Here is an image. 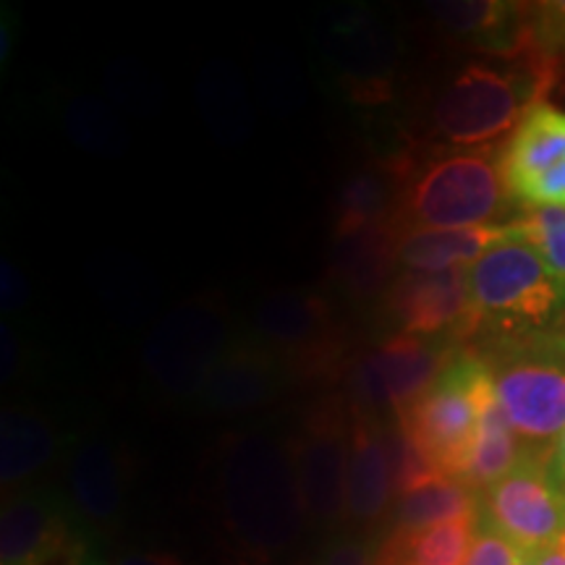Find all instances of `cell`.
I'll list each match as a JSON object with an SVG mask.
<instances>
[{
	"label": "cell",
	"mask_w": 565,
	"mask_h": 565,
	"mask_svg": "<svg viewBox=\"0 0 565 565\" xmlns=\"http://www.w3.org/2000/svg\"><path fill=\"white\" fill-rule=\"evenodd\" d=\"M521 557V550L511 545L505 536L492 532L490 526H482L471 542L469 561L466 565H515Z\"/></svg>",
	"instance_id": "obj_28"
},
{
	"label": "cell",
	"mask_w": 565,
	"mask_h": 565,
	"mask_svg": "<svg viewBox=\"0 0 565 565\" xmlns=\"http://www.w3.org/2000/svg\"><path fill=\"white\" fill-rule=\"evenodd\" d=\"M398 236L391 223L370 225L351 233H335L333 273L353 296H372L398 265Z\"/></svg>",
	"instance_id": "obj_17"
},
{
	"label": "cell",
	"mask_w": 565,
	"mask_h": 565,
	"mask_svg": "<svg viewBox=\"0 0 565 565\" xmlns=\"http://www.w3.org/2000/svg\"><path fill=\"white\" fill-rule=\"evenodd\" d=\"M484 526L532 555L563 540L565 490L547 458L526 450L498 484L484 490Z\"/></svg>",
	"instance_id": "obj_8"
},
{
	"label": "cell",
	"mask_w": 565,
	"mask_h": 565,
	"mask_svg": "<svg viewBox=\"0 0 565 565\" xmlns=\"http://www.w3.org/2000/svg\"><path fill=\"white\" fill-rule=\"evenodd\" d=\"M524 242L542 254L553 278L565 291V207H534L515 217Z\"/></svg>",
	"instance_id": "obj_25"
},
{
	"label": "cell",
	"mask_w": 565,
	"mask_h": 565,
	"mask_svg": "<svg viewBox=\"0 0 565 565\" xmlns=\"http://www.w3.org/2000/svg\"><path fill=\"white\" fill-rule=\"evenodd\" d=\"M320 565H377V561L359 540H335L324 550Z\"/></svg>",
	"instance_id": "obj_29"
},
{
	"label": "cell",
	"mask_w": 565,
	"mask_h": 565,
	"mask_svg": "<svg viewBox=\"0 0 565 565\" xmlns=\"http://www.w3.org/2000/svg\"><path fill=\"white\" fill-rule=\"evenodd\" d=\"M515 565H536V555H532V553H521L519 563H515Z\"/></svg>",
	"instance_id": "obj_34"
},
{
	"label": "cell",
	"mask_w": 565,
	"mask_h": 565,
	"mask_svg": "<svg viewBox=\"0 0 565 565\" xmlns=\"http://www.w3.org/2000/svg\"><path fill=\"white\" fill-rule=\"evenodd\" d=\"M398 487V435L370 419H359L351 429L345 521L356 526L377 524Z\"/></svg>",
	"instance_id": "obj_14"
},
{
	"label": "cell",
	"mask_w": 565,
	"mask_h": 565,
	"mask_svg": "<svg viewBox=\"0 0 565 565\" xmlns=\"http://www.w3.org/2000/svg\"><path fill=\"white\" fill-rule=\"evenodd\" d=\"M3 307L6 309H19L24 307L26 294H30V286H26L24 275H21L11 263H3Z\"/></svg>",
	"instance_id": "obj_30"
},
{
	"label": "cell",
	"mask_w": 565,
	"mask_h": 565,
	"mask_svg": "<svg viewBox=\"0 0 565 565\" xmlns=\"http://www.w3.org/2000/svg\"><path fill=\"white\" fill-rule=\"evenodd\" d=\"M393 204L391 181L380 173H359L345 181L338 200V233H351L370 225L387 223Z\"/></svg>",
	"instance_id": "obj_24"
},
{
	"label": "cell",
	"mask_w": 565,
	"mask_h": 565,
	"mask_svg": "<svg viewBox=\"0 0 565 565\" xmlns=\"http://www.w3.org/2000/svg\"><path fill=\"white\" fill-rule=\"evenodd\" d=\"M68 126L76 141L95 152H118L124 141V129L113 121L110 113L100 103H74L68 110Z\"/></svg>",
	"instance_id": "obj_26"
},
{
	"label": "cell",
	"mask_w": 565,
	"mask_h": 565,
	"mask_svg": "<svg viewBox=\"0 0 565 565\" xmlns=\"http://www.w3.org/2000/svg\"><path fill=\"white\" fill-rule=\"evenodd\" d=\"M561 545H563V547H565V534H563V540H561Z\"/></svg>",
	"instance_id": "obj_36"
},
{
	"label": "cell",
	"mask_w": 565,
	"mask_h": 565,
	"mask_svg": "<svg viewBox=\"0 0 565 565\" xmlns=\"http://www.w3.org/2000/svg\"><path fill=\"white\" fill-rule=\"evenodd\" d=\"M553 66L536 58L521 68L469 63L450 79L433 105V126L454 147H484L515 131L550 87Z\"/></svg>",
	"instance_id": "obj_3"
},
{
	"label": "cell",
	"mask_w": 565,
	"mask_h": 565,
	"mask_svg": "<svg viewBox=\"0 0 565 565\" xmlns=\"http://www.w3.org/2000/svg\"><path fill=\"white\" fill-rule=\"evenodd\" d=\"M275 391V364L263 345L233 343L217 362L202 401L212 412L242 414L263 406Z\"/></svg>",
	"instance_id": "obj_16"
},
{
	"label": "cell",
	"mask_w": 565,
	"mask_h": 565,
	"mask_svg": "<svg viewBox=\"0 0 565 565\" xmlns=\"http://www.w3.org/2000/svg\"><path fill=\"white\" fill-rule=\"evenodd\" d=\"M296 479L309 524L333 526L345 519L351 433L335 412H324L291 445Z\"/></svg>",
	"instance_id": "obj_11"
},
{
	"label": "cell",
	"mask_w": 565,
	"mask_h": 565,
	"mask_svg": "<svg viewBox=\"0 0 565 565\" xmlns=\"http://www.w3.org/2000/svg\"><path fill=\"white\" fill-rule=\"evenodd\" d=\"M433 17L450 34L492 51H529V6L519 3H433Z\"/></svg>",
	"instance_id": "obj_18"
},
{
	"label": "cell",
	"mask_w": 565,
	"mask_h": 565,
	"mask_svg": "<svg viewBox=\"0 0 565 565\" xmlns=\"http://www.w3.org/2000/svg\"><path fill=\"white\" fill-rule=\"evenodd\" d=\"M550 469H553V475L557 479V484L565 490V433L561 435V440L553 445V454H550Z\"/></svg>",
	"instance_id": "obj_32"
},
{
	"label": "cell",
	"mask_w": 565,
	"mask_h": 565,
	"mask_svg": "<svg viewBox=\"0 0 565 565\" xmlns=\"http://www.w3.org/2000/svg\"><path fill=\"white\" fill-rule=\"evenodd\" d=\"M529 51L542 58L565 55V0L529 6Z\"/></svg>",
	"instance_id": "obj_27"
},
{
	"label": "cell",
	"mask_w": 565,
	"mask_h": 565,
	"mask_svg": "<svg viewBox=\"0 0 565 565\" xmlns=\"http://www.w3.org/2000/svg\"><path fill=\"white\" fill-rule=\"evenodd\" d=\"M536 565H565V547L557 542V545L536 553Z\"/></svg>",
	"instance_id": "obj_33"
},
{
	"label": "cell",
	"mask_w": 565,
	"mask_h": 565,
	"mask_svg": "<svg viewBox=\"0 0 565 565\" xmlns=\"http://www.w3.org/2000/svg\"><path fill=\"white\" fill-rule=\"evenodd\" d=\"M475 322L505 333H524L555 324L565 291L542 254L524 238L492 246L466 270Z\"/></svg>",
	"instance_id": "obj_5"
},
{
	"label": "cell",
	"mask_w": 565,
	"mask_h": 565,
	"mask_svg": "<svg viewBox=\"0 0 565 565\" xmlns=\"http://www.w3.org/2000/svg\"><path fill=\"white\" fill-rule=\"evenodd\" d=\"M490 383L521 443L529 450L557 443L565 433V324L505 333L484 345Z\"/></svg>",
	"instance_id": "obj_2"
},
{
	"label": "cell",
	"mask_w": 565,
	"mask_h": 565,
	"mask_svg": "<svg viewBox=\"0 0 565 565\" xmlns=\"http://www.w3.org/2000/svg\"><path fill=\"white\" fill-rule=\"evenodd\" d=\"M466 270L469 267L443 273L406 270L387 282V312L398 322V333L437 338L475 330L477 322Z\"/></svg>",
	"instance_id": "obj_12"
},
{
	"label": "cell",
	"mask_w": 565,
	"mask_h": 565,
	"mask_svg": "<svg viewBox=\"0 0 565 565\" xmlns=\"http://www.w3.org/2000/svg\"><path fill=\"white\" fill-rule=\"evenodd\" d=\"M113 565H181L173 555H162V553H129L124 557H118Z\"/></svg>",
	"instance_id": "obj_31"
},
{
	"label": "cell",
	"mask_w": 565,
	"mask_h": 565,
	"mask_svg": "<svg viewBox=\"0 0 565 565\" xmlns=\"http://www.w3.org/2000/svg\"><path fill=\"white\" fill-rule=\"evenodd\" d=\"M524 238L519 221L469 228H408L398 236V265L412 273H443L471 267L492 246Z\"/></svg>",
	"instance_id": "obj_15"
},
{
	"label": "cell",
	"mask_w": 565,
	"mask_h": 565,
	"mask_svg": "<svg viewBox=\"0 0 565 565\" xmlns=\"http://www.w3.org/2000/svg\"><path fill=\"white\" fill-rule=\"evenodd\" d=\"M461 515H477L475 490L461 479L437 471L408 482L395 500V526L401 534L422 532Z\"/></svg>",
	"instance_id": "obj_21"
},
{
	"label": "cell",
	"mask_w": 565,
	"mask_h": 565,
	"mask_svg": "<svg viewBox=\"0 0 565 565\" xmlns=\"http://www.w3.org/2000/svg\"><path fill=\"white\" fill-rule=\"evenodd\" d=\"M225 519L257 553H278L299 536L307 511L296 479L294 450L273 437H236L223 458Z\"/></svg>",
	"instance_id": "obj_1"
},
{
	"label": "cell",
	"mask_w": 565,
	"mask_h": 565,
	"mask_svg": "<svg viewBox=\"0 0 565 565\" xmlns=\"http://www.w3.org/2000/svg\"><path fill=\"white\" fill-rule=\"evenodd\" d=\"M84 557L71 542L61 508L45 492H13L0 515V565H76Z\"/></svg>",
	"instance_id": "obj_13"
},
{
	"label": "cell",
	"mask_w": 565,
	"mask_h": 565,
	"mask_svg": "<svg viewBox=\"0 0 565 565\" xmlns=\"http://www.w3.org/2000/svg\"><path fill=\"white\" fill-rule=\"evenodd\" d=\"M68 484L74 505L84 519L105 524L124 505V469L118 454L103 440H89L76 448L68 466Z\"/></svg>",
	"instance_id": "obj_19"
},
{
	"label": "cell",
	"mask_w": 565,
	"mask_h": 565,
	"mask_svg": "<svg viewBox=\"0 0 565 565\" xmlns=\"http://www.w3.org/2000/svg\"><path fill=\"white\" fill-rule=\"evenodd\" d=\"M490 387L477 353H454L435 385L398 414L401 435L437 475L461 479Z\"/></svg>",
	"instance_id": "obj_4"
},
{
	"label": "cell",
	"mask_w": 565,
	"mask_h": 565,
	"mask_svg": "<svg viewBox=\"0 0 565 565\" xmlns=\"http://www.w3.org/2000/svg\"><path fill=\"white\" fill-rule=\"evenodd\" d=\"M508 196L526 210L565 207V110L534 105L500 152Z\"/></svg>",
	"instance_id": "obj_9"
},
{
	"label": "cell",
	"mask_w": 565,
	"mask_h": 565,
	"mask_svg": "<svg viewBox=\"0 0 565 565\" xmlns=\"http://www.w3.org/2000/svg\"><path fill=\"white\" fill-rule=\"evenodd\" d=\"M228 320L215 303H181L152 330L145 343V366L160 391L194 398L231 349Z\"/></svg>",
	"instance_id": "obj_7"
},
{
	"label": "cell",
	"mask_w": 565,
	"mask_h": 565,
	"mask_svg": "<svg viewBox=\"0 0 565 565\" xmlns=\"http://www.w3.org/2000/svg\"><path fill=\"white\" fill-rule=\"evenodd\" d=\"M500 160L484 150L458 152L429 162L408 181L401 212L408 228H469L487 225L505 207Z\"/></svg>",
	"instance_id": "obj_6"
},
{
	"label": "cell",
	"mask_w": 565,
	"mask_h": 565,
	"mask_svg": "<svg viewBox=\"0 0 565 565\" xmlns=\"http://www.w3.org/2000/svg\"><path fill=\"white\" fill-rule=\"evenodd\" d=\"M254 330L273 349L301 351L328 330V303L312 291H278L254 307Z\"/></svg>",
	"instance_id": "obj_20"
},
{
	"label": "cell",
	"mask_w": 565,
	"mask_h": 565,
	"mask_svg": "<svg viewBox=\"0 0 565 565\" xmlns=\"http://www.w3.org/2000/svg\"><path fill=\"white\" fill-rule=\"evenodd\" d=\"M58 448L53 427L26 408H6L0 419V479L17 487L51 463Z\"/></svg>",
	"instance_id": "obj_23"
},
{
	"label": "cell",
	"mask_w": 565,
	"mask_h": 565,
	"mask_svg": "<svg viewBox=\"0 0 565 565\" xmlns=\"http://www.w3.org/2000/svg\"><path fill=\"white\" fill-rule=\"evenodd\" d=\"M76 565H105L103 561H87V557H84V561H79Z\"/></svg>",
	"instance_id": "obj_35"
},
{
	"label": "cell",
	"mask_w": 565,
	"mask_h": 565,
	"mask_svg": "<svg viewBox=\"0 0 565 565\" xmlns=\"http://www.w3.org/2000/svg\"><path fill=\"white\" fill-rule=\"evenodd\" d=\"M526 450H521V437L515 435L511 422L505 419L503 408L498 406L494 391L484 395L482 419L471 445V454L466 458L461 482L471 490H490L498 484L515 463L524 458Z\"/></svg>",
	"instance_id": "obj_22"
},
{
	"label": "cell",
	"mask_w": 565,
	"mask_h": 565,
	"mask_svg": "<svg viewBox=\"0 0 565 565\" xmlns=\"http://www.w3.org/2000/svg\"><path fill=\"white\" fill-rule=\"evenodd\" d=\"M443 345L433 338L391 335L353 366V395L370 412H395L398 416L427 393L450 364L454 353Z\"/></svg>",
	"instance_id": "obj_10"
}]
</instances>
